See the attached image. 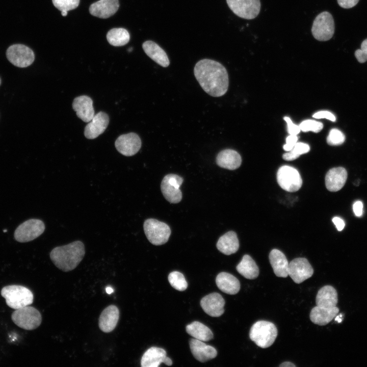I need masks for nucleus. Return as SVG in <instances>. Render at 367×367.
Wrapping results in <instances>:
<instances>
[{
    "instance_id": "41",
    "label": "nucleus",
    "mask_w": 367,
    "mask_h": 367,
    "mask_svg": "<svg viewBox=\"0 0 367 367\" xmlns=\"http://www.w3.org/2000/svg\"><path fill=\"white\" fill-rule=\"evenodd\" d=\"M312 117L316 119L325 118L331 121L336 120L335 116L330 112L327 111H321L314 113Z\"/></svg>"
},
{
    "instance_id": "49",
    "label": "nucleus",
    "mask_w": 367,
    "mask_h": 367,
    "mask_svg": "<svg viewBox=\"0 0 367 367\" xmlns=\"http://www.w3.org/2000/svg\"><path fill=\"white\" fill-rule=\"evenodd\" d=\"M68 11H61V15L63 16H66L67 15Z\"/></svg>"
},
{
    "instance_id": "12",
    "label": "nucleus",
    "mask_w": 367,
    "mask_h": 367,
    "mask_svg": "<svg viewBox=\"0 0 367 367\" xmlns=\"http://www.w3.org/2000/svg\"><path fill=\"white\" fill-rule=\"evenodd\" d=\"M183 178L174 174L166 175L163 179L161 189L165 199L172 203L179 202L182 199V193L179 189L183 182Z\"/></svg>"
},
{
    "instance_id": "25",
    "label": "nucleus",
    "mask_w": 367,
    "mask_h": 367,
    "mask_svg": "<svg viewBox=\"0 0 367 367\" xmlns=\"http://www.w3.org/2000/svg\"><path fill=\"white\" fill-rule=\"evenodd\" d=\"M269 257L275 274L277 277H287L289 275V263L283 253L274 249L270 252Z\"/></svg>"
},
{
    "instance_id": "14",
    "label": "nucleus",
    "mask_w": 367,
    "mask_h": 367,
    "mask_svg": "<svg viewBox=\"0 0 367 367\" xmlns=\"http://www.w3.org/2000/svg\"><path fill=\"white\" fill-rule=\"evenodd\" d=\"M115 145L119 153L129 156L135 155L139 151L142 142L137 134L129 133L118 137L115 141Z\"/></svg>"
},
{
    "instance_id": "30",
    "label": "nucleus",
    "mask_w": 367,
    "mask_h": 367,
    "mask_svg": "<svg viewBox=\"0 0 367 367\" xmlns=\"http://www.w3.org/2000/svg\"><path fill=\"white\" fill-rule=\"evenodd\" d=\"M237 271L249 279L256 278L259 275V268L251 257L247 254L243 256L236 267Z\"/></svg>"
},
{
    "instance_id": "28",
    "label": "nucleus",
    "mask_w": 367,
    "mask_h": 367,
    "mask_svg": "<svg viewBox=\"0 0 367 367\" xmlns=\"http://www.w3.org/2000/svg\"><path fill=\"white\" fill-rule=\"evenodd\" d=\"M217 249L225 255L235 253L239 248V242L237 234L230 231L222 235L217 243Z\"/></svg>"
},
{
    "instance_id": "4",
    "label": "nucleus",
    "mask_w": 367,
    "mask_h": 367,
    "mask_svg": "<svg viewBox=\"0 0 367 367\" xmlns=\"http://www.w3.org/2000/svg\"><path fill=\"white\" fill-rule=\"evenodd\" d=\"M277 329L272 322L258 321L251 327L249 337L251 340L261 348H267L274 342L277 336Z\"/></svg>"
},
{
    "instance_id": "45",
    "label": "nucleus",
    "mask_w": 367,
    "mask_h": 367,
    "mask_svg": "<svg viewBox=\"0 0 367 367\" xmlns=\"http://www.w3.org/2000/svg\"><path fill=\"white\" fill-rule=\"evenodd\" d=\"M279 366L280 367H295L296 365L294 363H293L291 362L286 361V362H284L282 363L281 364H280L279 365Z\"/></svg>"
},
{
    "instance_id": "40",
    "label": "nucleus",
    "mask_w": 367,
    "mask_h": 367,
    "mask_svg": "<svg viewBox=\"0 0 367 367\" xmlns=\"http://www.w3.org/2000/svg\"><path fill=\"white\" fill-rule=\"evenodd\" d=\"M298 138L297 135H290L286 138V143L283 145V148L286 151H289L293 149L298 142Z\"/></svg>"
},
{
    "instance_id": "27",
    "label": "nucleus",
    "mask_w": 367,
    "mask_h": 367,
    "mask_svg": "<svg viewBox=\"0 0 367 367\" xmlns=\"http://www.w3.org/2000/svg\"><path fill=\"white\" fill-rule=\"evenodd\" d=\"M166 351L161 348L152 347L143 355L141 360L142 367H158L167 356Z\"/></svg>"
},
{
    "instance_id": "38",
    "label": "nucleus",
    "mask_w": 367,
    "mask_h": 367,
    "mask_svg": "<svg viewBox=\"0 0 367 367\" xmlns=\"http://www.w3.org/2000/svg\"><path fill=\"white\" fill-rule=\"evenodd\" d=\"M355 56L359 63H363L367 61V38L362 42L361 48L355 51Z\"/></svg>"
},
{
    "instance_id": "9",
    "label": "nucleus",
    "mask_w": 367,
    "mask_h": 367,
    "mask_svg": "<svg viewBox=\"0 0 367 367\" xmlns=\"http://www.w3.org/2000/svg\"><path fill=\"white\" fill-rule=\"evenodd\" d=\"M44 230L45 225L42 221L30 219L18 226L15 231L14 238L19 242H28L39 237Z\"/></svg>"
},
{
    "instance_id": "33",
    "label": "nucleus",
    "mask_w": 367,
    "mask_h": 367,
    "mask_svg": "<svg viewBox=\"0 0 367 367\" xmlns=\"http://www.w3.org/2000/svg\"><path fill=\"white\" fill-rule=\"evenodd\" d=\"M310 150L308 144L303 142H297L292 150L284 153L282 158L285 161H293L300 155L307 153Z\"/></svg>"
},
{
    "instance_id": "3",
    "label": "nucleus",
    "mask_w": 367,
    "mask_h": 367,
    "mask_svg": "<svg viewBox=\"0 0 367 367\" xmlns=\"http://www.w3.org/2000/svg\"><path fill=\"white\" fill-rule=\"evenodd\" d=\"M1 295L7 305L14 309L31 305L33 302V293L28 288L20 285H10L1 290Z\"/></svg>"
},
{
    "instance_id": "32",
    "label": "nucleus",
    "mask_w": 367,
    "mask_h": 367,
    "mask_svg": "<svg viewBox=\"0 0 367 367\" xmlns=\"http://www.w3.org/2000/svg\"><path fill=\"white\" fill-rule=\"evenodd\" d=\"M108 42L114 46H121L126 44L129 41L128 32L124 28H113L107 34Z\"/></svg>"
},
{
    "instance_id": "34",
    "label": "nucleus",
    "mask_w": 367,
    "mask_h": 367,
    "mask_svg": "<svg viewBox=\"0 0 367 367\" xmlns=\"http://www.w3.org/2000/svg\"><path fill=\"white\" fill-rule=\"evenodd\" d=\"M168 280L171 285L178 291H184L188 287V283L185 276L179 272H171L168 275Z\"/></svg>"
},
{
    "instance_id": "26",
    "label": "nucleus",
    "mask_w": 367,
    "mask_h": 367,
    "mask_svg": "<svg viewBox=\"0 0 367 367\" xmlns=\"http://www.w3.org/2000/svg\"><path fill=\"white\" fill-rule=\"evenodd\" d=\"M216 283L222 292L227 294L235 295L240 290L239 280L228 273H220L216 277Z\"/></svg>"
},
{
    "instance_id": "24",
    "label": "nucleus",
    "mask_w": 367,
    "mask_h": 367,
    "mask_svg": "<svg viewBox=\"0 0 367 367\" xmlns=\"http://www.w3.org/2000/svg\"><path fill=\"white\" fill-rule=\"evenodd\" d=\"M242 158L235 150L226 149L221 151L216 157V163L221 168L235 170L241 165Z\"/></svg>"
},
{
    "instance_id": "23",
    "label": "nucleus",
    "mask_w": 367,
    "mask_h": 367,
    "mask_svg": "<svg viewBox=\"0 0 367 367\" xmlns=\"http://www.w3.org/2000/svg\"><path fill=\"white\" fill-rule=\"evenodd\" d=\"M145 53L153 61L163 67H167L170 64V61L165 50L157 43L147 40L142 44Z\"/></svg>"
},
{
    "instance_id": "8",
    "label": "nucleus",
    "mask_w": 367,
    "mask_h": 367,
    "mask_svg": "<svg viewBox=\"0 0 367 367\" xmlns=\"http://www.w3.org/2000/svg\"><path fill=\"white\" fill-rule=\"evenodd\" d=\"M277 181L282 189L291 192L297 191L302 185V179L298 170L287 165L282 166L278 170Z\"/></svg>"
},
{
    "instance_id": "18",
    "label": "nucleus",
    "mask_w": 367,
    "mask_h": 367,
    "mask_svg": "<svg viewBox=\"0 0 367 367\" xmlns=\"http://www.w3.org/2000/svg\"><path fill=\"white\" fill-rule=\"evenodd\" d=\"M191 353L198 361L204 362L215 358L217 351L213 347L207 345L203 341L192 338L189 342Z\"/></svg>"
},
{
    "instance_id": "48",
    "label": "nucleus",
    "mask_w": 367,
    "mask_h": 367,
    "mask_svg": "<svg viewBox=\"0 0 367 367\" xmlns=\"http://www.w3.org/2000/svg\"><path fill=\"white\" fill-rule=\"evenodd\" d=\"M335 321L338 323H340L342 321V314H340L339 316H337L335 318Z\"/></svg>"
},
{
    "instance_id": "2",
    "label": "nucleus",
    "mask_w": 367,
    "mask_h": 367,
    "mask_svg": "<svg viewBox=\"0 0 367 367\" xmlns=\"http://www.w3.org/2000/svg\"><path fill=\"white\" fill-rule=\"evenodd\" d=\"M85 254L83 242L76 241L67 245L54 248L50 253L52 262L60 270L68 272L74 269Z\"/></svg>"
},
{
    "instance_id": "15",
    "label": "nucleus",
    "mask_w": 367,
    "mask_h": 367,
    "mask_svg": "<svg viewBox=\"0 0 367 367\" xmlns=\"http://www.w3.org/2000/svg\"><path fill=\"white\" fill-rule=\"evenodd\" d=\"M225 300L219 293H211L202 298L200 305L203 311L213 317H218L224 312Z\"/></svg>"
},
{
    "instance_id": "47",
    "label": "nucleus",
    "mask_w": 367,
    "mask_h": 367,
    "mask_svg": "<svg viewBox=\"0 0 367 367\" xmlns=\"http://www.w3.org/2000/svg\"><path fill=\"white\" fill-rule=\"evenodd\" d=\"M106 291L108 294H111L114 292V290L111 286H108L106 288Z\"/></svg>"
},
{
    "instance_id": "46",
    "label": "nucleus",
    "mask_w": 367,
    "mask_h": 367,
    "mask_svg": "<svg viewBox=\"0 0 367 367\" xmlns=\"http://www.w3.org/2000/svg\"><path fill=\"white\" fill-rule=\"evenodd\" d=\"M164 363L167 365H171L172 364V361L169 357L166 356L164 361Z\"/></svg>"
},
{
    "instance_id": "6",
    "label": "nucleus",
    "mask_w": 367,
    "mask_h": 367,
    "mask_svg": "<svg viewBox=\"0 0 367 367\" xmlns=\"http://www.w3.org/2000/svg\"><path fill=\"white\" fill-rule=\"evenodd\" d=\"M143 228L147 239L154 245L166 243L171 234L170 227L167 224L154 219L146 220Z\"/></svg>"
},
{
    "instance_id": "36",
    "label": "nucleus",
    "mask_w": 367,
    "mask_h": 367,
    "mask_svg": "<svg viewBox=\"0 0 367 367\" xmlns=\"http://www.w3.org/2000/svg\"><path fill=\"white\" fill-rule=\"evenodd\" d=\"M345 140L344 134L337 128L331 129L327 138V143L331 146L342 144Z\"/></svg>"
},
{
    "instance_id": "50",
    "label": "nucleus",
    "mask_w": 367,
    "mask_h": 367,
    "mask_svg": "<svg viewBox=\"0 0 367 367\" xmlns=\"http://www.w3.org/2000/svg\"><path fill=\"white\" fill-rule=\"evenodd\" d=\"M129 49H128L129 51H130L132 50V48H129Z\"/></svg>"
},
{
    "instance_id": "11",
    "label": "nucleus",
    "mask_w": 367,
    "mask_h": 367,
    "mask_svg": "<svg viewBox=\"0 0 367 367\" xmlns=\"http://www.w3.org/2000/svg\"><path fill=\"white\" fill-rule=\"evenodd\" d=\"M8 60L16 67L24 68L31 65L35 59L33 50L23 44H14L7 50Z\"/></svg>"
},
{
    "instance_id": "13",
    "label": "nucleus",
    "mask_w": 367,
    "mask_h": 367,
    "mask_svg": "<svg viewBox=\"0 0 367 367\" xmlns=\"http://www.w3.org/2000/svg\"><path fill=\"white\" fill-rule=\"evenodd\" d=\"M313 273V269L305 258H295L289 264V275L296 283H301L309 278Z\"/></svg>"
},
{
    "instance_id": "29",
    "label": "nucleus",
    "mask_w": 367,
    "mask_h": 367,
    "mask_svg": "<svg viewBox=\"0 0 367 367\" xmlns=\"http://www.w3.org/2000/svg\"><path fill=\"white\" fill-rule=\"evenodd\" d=\"M317 306L325 307L336 306L338 302L337 293L331 285H325L318 291L316 299Z\"/></svg>"
},
{
    "instance_id": "20",
    "label": "nucleus",
    "mask_w": 367,
    "mask_h": 367,
    "mask_svg": "<svg viewBox=\"0 0 367 367\" xmlns=\"http://www.w3.org/2000/svg\"><path fill=\"white\" fill-rule=\"evenodd\" d=\"M347 175V170L344 167L331 168L328 171L325 176L326 188L331 192L340 190L346 182Z\"/></svg>"
},
{
    "instance_id": "21",
    "label": "nucleus",
    "mask_w": 367,
    "mask_h": 367,
    "mask_svg": "<svg viewBox=\"0 0 367 367\" xmlns=\"http://www.w3.org/2000/svg\"><path fill=\"white\" fill-rule=\"evenodd\" d=\"M119 318L118 307L111 305L104 308L101 312L98 325L100 329L105 333L112 331L117 326Z\"/></svg>"
},
{
    "instance_id": "7",
    "label": "nucleus",
    "mask_w": 367,
    "mask_h": 367,
    "mask_svg": "<svg viewBox=\"0 0 367 367\" xmlns=\"http://www.w3.org/2000/svg\"><path fill=\"white\" fill-rule=\"evenodd\" d=\"M334 21L332 15L327 11L318 14L313 20L311 33L313 37L320 41L330 40L334 35Z\"/></svg>"
},
{
    "instance_id": "37",
    "label": "nucleus",
    "mask_w": 367,
    "mask_h": 367,
    "mask_svg": "<svg viewBox=\"0 0 367 367\" xmlns=\"http://www.w3.org/2000/svg\"><path fill=\"white\" fill-rule=\"evenodd\" d=\"M80 0H52L53 5L60 11H68L76 8Z\"/></svg>"
},
{
    "instance_id": "10",
    "label": "nucleus",
    "mask_w": 367,
    "mask_h": 367,
    "mask_svg": "<svg viewBox=\"0 0 367 367\" xmlns=\"http://www.w3.org/2000/svg\"><path fill=\"white\" fill-rule=\"evenodd\" d=\"M228 6L239 17L255 18L260 12V0H226Z\"/></svg>"
},
{
    "instance_id": "16",
    "label": "nucleus",
    "mask_w": 367,
    "mask_h": 367,
    "mask_svg": "<svg viewBox=\"0 0 367 367\" xmlns=\"http://www.w3.org/2000/svg\"><path fill=\"white\" fill-rule=\"evenodd\" d=\"M109 123V117L108 114L102 111L98 112L85 126V137L89 139H95L104 132Z\"/></svg>"
},
{
    "instance_id": "31",
    "label": "nucleus",
    "mask_w": 367,
    "mask_h": 367,
    "mask_svg": "<svg viewBox=\"0 0 367 367\" xmlns=\"http://www.w3.org/2000/svg\"><path fill=\"white\" fill-rule=\"evenodd\" d=\"M186 329L187 332L194 338L203 342L209 341L213 338L211 330L198 321H194L188 325Z\"/></svg>"
},
{
    "instance_id": "35",
    "label": "nucleus",
    "mask_w": 367,
    "mask_h": 367,
    "mask_svg": "<svg viewBox=\"0 0 367 367\" xmlns=\"http://www.w3.org/2000/svg\"><path fill=\"white\" fill-rule=\"evenodd\" d=\"M301 130L303 132L309 131L314 133L320 132L323 128L322 123L314 120L307 119L303 121L299 125Z\"/></svg>"
},
{
    "instance_id": "43",
    "label": "nucleus",
    "mask_w": 367,
    "mask_h": 367,
    "mask_svg": "<svg viewBox=\"0 0 367 367\" xmlns=\"http://www.w3.org/2000/svg\"><path fill=\"white\" fill-rule=\"evenodd\" d=\"M354 213L356 216L361 217L363 214V203L361 201H356L353 206Z\"/></svg>"
},
{
    "instance_id": "39",
    "label": "nucleus",
    "mask_w": 367,
    "mask_h": 367,
    "mask_svg": "<svg viewBox=\"0 0 367 367\" xmlns=\"http://www.w3.org/2000/svg\"><path fill=\"white\" fill-rule=\"evenodd\" d=\"M283 119L287 123L288 133L290 135H297L301 131L299 125L294 124L288 117H284Z\"/></svg>"
},
{
    "instance_id": "17",
    "label": "nucleus",
    "mask_w": 367,
    "mask_h": 367,
    "mask_svg": "<svg viewBox=\"0 0 367 367\" xmlns=\"http://www.w3.org/2000/svg\"><path fill=\"white\" fill-rule=\"evenodd\" d=\"M72 108L77 116L85 122H89L95 115L93 101L87 95L75 98L72 102Z\"/></svg>"
},
{
    "instance_id": "19",
    "label": "nucleus",
    "mask_w": 367,
    "mask_h": 367,
    "mask_svg": "<svg viewBox=\"0 0 367 367\" xmlns=\"http://www.w3.org/2000/svg\"><path fill=\"white\" fill-rule=\"evenodd\" d=\"M119 7L118 0H99L90 5L89 12L94 16L106 19L115 14Z\"/></svg>"
},
{
    "instance_id": "5",
    "label": "nucleus",
    "mask_w": 367,
    "mask_h": 367,
    "mask_svg": "<svg viewBox=\"0 0 367 367\" xmlns=\"http://www.w3.org/2000/svg\"><path fill=\"white\" fill-rule=\"evenodd\" d=\"M11 319L17 326L28 330L38 328L42 321L40 312L35 308L29 306L15 309L12 313Z\"/></svg>"
},
{
    "instance_id": "51",
    "label": "nucleus",
    "mask_w": 367,
    "mask_h": 367,
    "mask_svg": "<svg viewBox=\"0 0 367 367\" xmlns=\"http://www.w3.org/2000/svg\"><path fill=\"white\" fill-rule=\"evenodd\" d=\"M1 79L0 78V85H1Z\"/></svg>"
},
{
    "instance_id": "22",
    "label": "nucleus",
    "mask_w": 367,
    "mask_h": 367,
    "mask_svg": "<svg viewBox=\"0 0 367 367\" xmlns=\"http://www.w3.org/2000/svg\"><path fill=\"white\" fill-rule=\"evenodd\" d=\"M338 312L339 309L336 306L325 307L317 305L310 311V319L315 324L324 326L330 322Z\"/></svg>"
},
{
    "instance_id": "42",
    "label": "nucleus",
    "mask_w": 367,
    "mask_h": 367,
    "mask_svg": "<svg viewBox=\"0 0 367 367\" xmlns=\"http://www.w3.org/2000/svg\"><path fill=\"white\" fill-rule=\"evenodd\" d=\"M338 5L345 9L351 8L358 3L359 0H337Z\"/></svg>"
},
{
    "instance_id": "44",
    "label": "nucleus",
    "mask_w": 367,
    "mask_h": 367,
    "mask_svg": "<svg viewBox=\"0 0 367 367\" xmlns=\"http://www.w3.org/2000/svg\"><path fill=\"white\" fill-rule=\"evenodd\" d=\"M332 222L338 231H342L345 225L344 220L339 217H335L332 219Z\"/></svg>"
},
{
    "instance_id": "1",
    "label": "nucleus",
    "mask_w": 367,
    "mask_h": 367,
    "mask_svg": "<svg viewBox=\"0 0 367 367\" xmlns=\"http://www.w3.org/2000/svg\"><path fill=\"white\" fill-rule=\"evenodd\" d=\"M194 74L200 86L209 95L220 97L226 93L228 75L220 63L208 59H202L195 64Z\"/></svg>"
}]
</instances>
